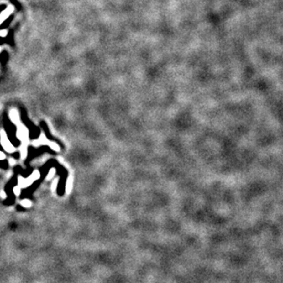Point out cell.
Segmentation results:
<instances>
[{"mask_svg": "<svg viewBox=\"0 0 283 283\" xmlns=\"http://www.w3.org/2000/svg\"><path fill=\"white\" fill-rule=\"evenodd\" d=\"M10 118L11 119L14 121V122H18V114L15 112V111H13L11 112V114H10Z\"/></svg>", "mask_w": 283, "mask_h": 283, "instance_id": "5", "label": "cell"}, {"mask_svg": "<svg viewBox=\"0 0 283 283\" xmlns=\"http://www.w3.org/2000/svg\"><path fill=\"white\" fill-rule=\"evenodd\" d=\"M1 144L3 146V148L8 151V152H12L14 150V148L11 145V143L8 141V138H7V135L2 131L1 132Z\"/></svg>", "mask_w": 283, "mask_h": 283, "instance_id": "1", "label": "cell"}, {"mask_svg": "<svg viewBox=\"0 0 283 283\" xmlns=\"http://www.w3.org/2000/svg\"><path fill=\"white\" fill-rule=\"evenodd\" d=\"M18 139H19L20 140L25 141L26 139H28V131L25 129L24 128H22L21 129H18Z\"/></svg>", "mask_w": 283, "mask_h": 283, "instance_id": "3", "label": "cell"}, {"mask_svg": "<svg viewBox=\"0 0 283 283\" xmlns=\"http://www.w3.org/2000/svg\"><path fill=\"white\" fill-rule=\"evenodd\" d=\"M0 195H1V197H2V198H3V199H4V198H5V199H6V198H7V194H6V192H5V193H4V192H3V191H2V192H1V193H0Z\"/></svg>", "mask_w": 283, "mask_h": 283, "instance_id": "11", "label": "cell"}, {"mask_svg": "<svg viewBox=\"0 0 283 283\" xmlns=\"http://www.w3.org/2000/svg\"><path fill=\"white\" fill-rule=\"evenodd\" d=\"M54 173H55V170H54V169H51V170H50V172H49V174H48L47 179H51V178L53 177V175H54Z\"/></svg>", "mask_w": 283, "mask_h": 283, "instance_id": "9", "label": "cell"}, {"mask_svg": "<svg viewBox=\"0 0 283 283\" xmlns=\"http://www.w3.org/2000/svg\"><path fill=\"white\" fill-rule=\"evenodd\" d=\"M13 191H14V193H15L16 195H19V194H20V191H21L20 187H14Z\"/></svg>", "mask_w": 283, "mask_h": 283, "instance_id": "8", "label": "cell"}, {"mask_svg": "<svg viewBox=\"0 0 283 283\" xmlns=\"http://www.w3.org/2000/svg\"><path fill=\"white\" fill-rule=\"evenodd\" d=\"M48 144H50V147L53 149V150H59V147H58V145L57 144H55V143H48Z\"/></svg>", "mask_w": 283, "mask_h": 283, "instance_id": "7", "label": "cell"}, {"mask_svg": "<svg viewBox=\"0 0 283 283\" xmlns=\"http://www.w3.org/2000/svg\"><path fill=\"white\" fill-rule=\"evenodd\" d=\"M35 181L31 177L28 178V179H23L22 177L18 178V185L19 187H27L29 186L30 184H32V182Z\"/></svg>", "mask_w": 283, "mask_h": 283, "instance_id": "2", "label": "cell"}, {"mask_svg": "<svg viewBox=\"0 0 283 283\" xmlns=\"http://www.w3.org/2000/svg\"><path fill=\"white\" fill-rule=\"evenodd\" d=\"M5 158H6V155L4 152H2V151H0V160H5Z\"/></svg>", "mask_w": 283, "mask_h": 283, "instance_id": "10", "label": "cell"}, {"mask_svg": "<svg viewBox=\"0 0 283 283\" xmlns=\"http://www.w3.org/2000/svg\"><path fill=\"white\" fill-rule=\"evenodd\" d=\"M20 204H21V206H23L25 208H28V207H30V206H31V202L29 200L25 199V200L21 201Z\"/></svg>", "mask_w": 283, "mask_h": 283, "instance_id": "4", "label": "cell"}, {"mask_svg": "<svg viewBox=\"0 0 283 283\" xmlns=\"http://www.w3.org/2000/svg\"><path fill=\"white\" fill-rule=\"evenodd\" d=\"M30 177L32 178V179H33L34 181H36V180H38V179L39 178V172L38 170H35V171H34V172H33V173L31 174V176H30Z\"/></svg>", "mask_w": 283, "mask_h": 283, "instance_id": "6", "label": "cell"}]
</instances>
